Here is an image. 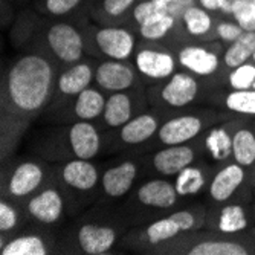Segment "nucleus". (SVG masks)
I'll return each mask as SVG.
<instances>
[{"instance_id":"f257e3e1","label":"nucleus","mask_w":255,"mask_h":255,"mask_svg":"<svg viewBox=\"0 0 255 255\" xmlns=\"http://www.w3.org/2000/svg\"><path fill=\"white\" fill-rule=\"evenodd\" d=\"M54 61L37 51L11 61L3 75V109L9 117L29 120L49 104L58 78Z\"/></svg>"},{"instance_id":"f03ea898","label":"nucleus","mask_w":255,"mask_h":255,"mask_svg":"<svg viewBox=\"0 0 255 255\" xmlns=\"http://www.w3.org/2000/svg\"><path fill=\"white\" fill-rule=\"evenodd\" d=\"M44 43L49 55L64 66L83 60L86 52L84 34L69 21H54L44 29Z\"/></svg>"},{"instance_id":"7ed1b4c3","label":"nucleus","mask_w":255,"mask_h":255,"mask_svg":"<svg viewBox=\"0 0 255 255\" xmlns=\"http://www.w3.org/2000/svg\"><path fill=\"white\" fill-rule=\"evenodd\" d=\"M223 43L208 40L206 43H187L176 51L179 66L196 77L208 78L220 72L223 67Z\"/></svg>"},{"instance_id":"20e7f679","label":"nucleus","mask_w":255,"mask_h":255,"mask_svg":"<svg viewBox=\"0 0 255 255\" xmlns=\"http://www.w3.org/2000/svg\"><path fill=\"white\" fill-rule=\"evenodd\" d=\"M98 52L107 60L130 61L137 49L136 34L124 25H100L89 34Z\"/></svg>"},{"instance_id":"39448f33","label":"nucleus","mask_w":255,"mask_h":255,"mask_svg":"<svg viewBox=\"0 0 255 255\" xmlns=\"http://www.w3.org/2000/svg\"><path fill=\"white\" fill-rule=\"evenodd\" d=\"M133 66L142 78L159 83L167 81L171 75H174L179 63L176 54L171 51L160 48V46H154L153 43H147L136 49Z\"/></svg>"},{"instance_id":"423d86ee","label":"nucleus","mask_w":255,"mask_h":255,"mask_svg":"<svg viewBox=\"0 0 255 255\" xmlns=\"http://www.w3.org/2000/svg\"><path fill=\"white\" fill-rule=\"evenodd\" d=\"M248 182H251V170L234 160L225 162L208 183V196L216 205L231 202Z\"/></svg>"},{"instance_id":"0eeeda50","label":"nucleus","mask_w":255,"mask_h":255,"mask_svg":"<svg viewBox=\"0 0 255 255\" xmlns=\"http://www.w3.org/2000/svg\"><path fill=\"white\" fill-rule=\"evenodd\" d=\"M46 180V170L37 160H21L5 180V194L11 199H26L35 194Z\"/></svg>"},{"instance_id":"6e6552de","label":"nucleus","mask_w":255,"mask_h":255,"mask_svg":"<svg viewBox=\"0 0 255 255\" xmlns=\"http://www.w3.org/2000/svg\"><path fill=\"white\" fill-rule=\"evenodd\" d=\"M137 71L128 61L104 60L95 67V84L109 94L127 92L136 86Z\"/></svg>"},{"instance_id":"1a4fd4ad","label":"nucleus","mask_w":255,"mask_h":255,"mask_svg":"<svg viewBox=\"0 0 255 255\" xmlns=\"http://www.w3.org/2000/svg\"><path fill=\"white\" fill-rule=\"evenodd\" d=\"M200 92L197 77L180 71L171 75L159 90V98L165 107L170 109H185L193 104Z\"/></svg>"},{"instance_id":"9d476101","label":"nucleus","mask_w":255,"mask_h":255,"mask_svg":"<svg viewBox=\"0 0 255 255\" xmlns=\"http://www.w3.org/2000/svg\"><path fill=\"white\" fill-rule=\"evenodd\" d=\"M28 216L40 225H55L63 219L64 214V199L58 188L41 187L26 202Z\"/></svg>"},{"instance_id":"9b49d317","label":"nucleus","mask_w":255,"mask_h":255,"mask_svg":"<svg viewBox=\"0 0 255 255\" xmlns=\"http://www.w3.org/2000/svg\"><path fill=\"white\" fill-rule=\"evenodd\" d=\"M205 120L200 115L187 113L179 115L164 124H160L157 131V139L162 145H179L188 144L203 131Z\"/></svg>"},{"instance_id":"f8f14e48","label":"nucleus","mask_w":255,"mask_h":255,"mask_svg":"<svg viewBox=\"0 0 255 255\" xmlns=\"http://www.w3.org/2000/svg\"><path fill=\"white\" fill-rule=\"evenodd\" d=\"M197 157V150L188 144L164 145L151 157L153 170L164 177H176L183 168L193 165Z\"/></svg>"},{"instance_id":"ddd939ff","label":"nucleus","mask_w":255,"mask_h":255,"mask_svg":"<svg viewBox=\"0 0 255 255\" xmlns=\"http://www.w3.org/2000/svg\"><path fill=\"white\" fill-rule=\"evenodd\" d=\"M80 249L87 255H104L118 242V233L113 226L100 223H83L77 231Z\"/></svg>"},{"instance_id":"4468645a","label":"nucleus","mask_w":255,"mask_h":255,"mask_svg":"<svg viewBox=\"0 0 255 255\" xmlns=\"http://www.w3.org/2000/svg\"><path fill=\"white\" fill-rule=\"evenodd\" d=\"M67 144L74 157L92 160L101 150L100 130L90 121H77L67 130Z\"/></svg>"},{"instance_id":"2eb2a0df","label":"nucleus","mask_w":255,"mask_h":255,"mask_svg":"<svg viewBox=\"0 0 255 255\" xmlns=\"http://www.w3.org/2000/svg\"><path fill=\"white\" fill-rule=\"evenodd\" d=\"M61 180L78 193H89L101 183V176L98 167L92 164L89 159L74 157L67 160L60 170Z\"/></svg>"},{"instance_id":"dca6fc26","label":"nucleus","mask_w":255,"mask_h":255,"mask_svg":"<svg viewBox=\"0 0 255 255\" xmlns=\"http://www.w3.org/2000/svg\"><path fill=\"white\" fill-rule=\"evenodd\" d=\"M95 81V66L90 61L80 60L58 74L57 92L64 98H75Z\"/></svg>"},{"instance_id":"f3484780","label":"nucleus","mask_w":255,"mask_h":255,"mask_svg":"<svg viewBox=\"0 0 255 255\" xmlns=\"http://www.w3.org/2000/svg\"><path fill=\"white\" fill-rule=\"evenodd\" d=\"M251 220L246 206L240 202L220 203L211 217V229L222 236L243 234L249 229Z\"/></svg>"},{"instance_id":"a211bd4d","label":"nucleus","mask_w":255,"mask_h":255,"mask_svg":"<svg viewBox=\"0 0 255 255\" xmlns=\"http://www.w3.org/2000/svg\"><path fill=\"white\" fill-rule=\"evenodd\" d=\"M136 197L142 206L154 210H171L180 196L176 191L174 182L167 179H150L137 188Z\"/></svg>"},{"instance_id":"6ab92c4d","label":"nucleus","mask_w":255,"mask_h":255,"mask_svg":"<svg viewBox=\"0 0 255 255\" xmlns=\"http://www.w3.org/2000/svg\"><path fill=\"white\" fill-rule=\"evenodd\" d=\"M137 177V165L133 160H124L107 168L101 176V190L110 199L126 196Z\"/></svg>"},{"instance_id":"aec40b11","label":"nucleus","mask_w":255,"mask_h":255,"mask_svg":"<svg viewBox=\"0 0 255 255\" xmlns=\"http://www.w3.org/2000/svg\"><path fill=\"white\" fill-rule=\"evenodd\" d=\"M217 15L206 11L199 3L190 6L179 18V26L187 35L199 40H214Z\"/></svg>"},{"instance_id":"412c9836","label":"nucleus","mask_w":255,"mask_h":255,"mask_svg":"<svg viewBox=\"0 0 255 255\" xmlns=\"http://www.w3.org/2000/svg\"><path fill=\"white\" fill-rule=\"evenodd\" d=\"M159 118L153 113H137L120 128V139L127 145H139L147 142L159 131Z\"/></svg>"},{"instance_id":"4be33fe9","label":"nucleus","mask_w":255,"mask_h":255,"mask_svg":"<svg viewBox=\"0 0 255 255\" xmlns=\"http://www.w3.org/2000/svg\"><path fill=\"white\" fill-rule=\"evenodd\" d=\"M134 98L127 92H115L107 97L106 109L103 113V121L109 128H121L134 115Z\"/></svg>"},{"instance_id":"5701e85b","label":"nucleus","mask_w":255,"mask_h":255,"mask_svg":"<svg viewBox=\"0 0 255 255\" xmlns=\"http://www.w3.org/2000/svg\"><path fill=\"white\" fill-rule=\"evenodd\" d=\"M205 154L213 162H228L233 159V130L228 126H217L203 134Z\"/></svg>"},{"instance_id":"b1692460","label":"nucleus","mask_w":255,"mask_h":255,"mask_svg":"<svg viewBox=\"0 0 255 255\" xmlns=\"http://www.w3.org/2000/svg\"><path fill=\"white\" fill-rule=\"evenodd\" d=\"M103 92L104 90H101L98 86H90L74 98V115L77 117V121L94 123L95 120L103 118L107 101Z\"/></svg>"},{"instance_id":"393cba45","label":"nucleus","mask_w":255,"mask_h":255,"mask_svg":"<svg viewBox=\"0 0 255 255\" xmlns=\"http://www.w3.org/2000/svg\"><path fill=\"white\" fill-rule=\"evenodd\" d=\"M255 52V31H245L234 43L225 46L222 63L223 69L233 71V69L252 60Z\"/></svg>"},{"instance_id":"a878e982","label":"nucleus","mask_w":255,"mask_h":255,"mask_svg":"<svg viewBox=\"0 0 255 255\" xmlns=\"http://www.w3.org/2000/svg\"><path fill=\"white\" fill-rule=\"evenodd\" d=\"M137 0H97L90 14L101 25H120L128 18Z\"/></svg>"},{"instance_id":"bb28decb","label":"nucleus","mask_w":255,"mask_h":255,"mask_svg":"<svg viewBox=\"0 0 255 255\" xmlns=\"http://www.w3.org/2000/svg\"><path fill=\"white\" fill-rule=\"evenodd\" d=\"M2 255H48L51 248L40 234H20L0 246Z\"/></svg>"},{"instance_id":"cd10ccee","label":"nucleus","mask_w":255,"mask_h":255,"mask_svg":"<svg viewBox=\"0 0 255 255\" xmlns=\"http://www.w3.org/2000/svg\"><path fill=\"white\" fill-rule=\"evenodd\" d=\"M233 160L251 170L255 165V133L248 126L233 130Z\"/></svg>"},{"instance_id":"c85d7f7f","label":"nucleus","mask_w":255,"mask_h":255,"mask_svg":"<svg viewBox=\"0 0 255 255\" xmlns=\"http://www.w3.org/2000/svg\"><path fill=\"white\" fill-rule=\"evenodd\" d=\"M208 179L210 177H208L206 171L193 164L183 168L174 177V187L180 197H194L208 187V183H210Z\"/></svg>"},{"instance_id":"c756f323","label":"nucleus","mask_w":255,"mask_h":255,"mask_svg":"<svg viewBox=\"0 0 255 255\" xmlns=\"http://www.w3.org/2000/svg\"><path fill=\"white\" fill-rule=\"evenodd\" d=\"M179 28V20L171 14L157 15L137 28V34L145 43H157L170 37Z\"/></svg>"},{"instance_id":"7c9ffc66","label":"nucleus","mask_w":255,"mask_h":255,"mask_svg":"<svg viewBox=\"0 0 255 255\" xmlns=\"http://www.w3.org/2000/svg\"><path fill=\"white\" fill-rule=\"evenodd\" d=\"M223 106L236 115L255 117V89L228 92L223 98Z\"/></svg>"},{"instance_id":"2f4dec72","label":"nucleus","mask_w":255,"mask_h":255,"mask_svg":"<svg viewBox=\"0 0 255 255\" xmlns=\"http://www.w3.org/2000/svg\"><path fill=\"white\" fill-rule=\"evenodd\" d=\"M179 234H182V229L179 225L168 216L164 219L154 220L145 228V242L150 245H159V243H165L168 240L176 239Z\"/></svg>"},{"instance_id":"473e14b6","label":"nucleus","mask_w":255,"mask_h":255,"mask_svg":"<svg viewBox=\"0 0 255 255\" xmlns=\"http://www.w3.org/2000/svg\"><path fill=\"white\" fill-rule=\"evenodd\" d=\"M167 12H168V3L157 2V0H137V3L133 6L127 20L130 25L136 26L137 29L145 21Z\"/></svg>"},{"instance_id":"72a5a7b5","label":"nucleus","mask_w":255,"mask_h":255,"mask_svg":"<svg viewBox=\"0 0 255 255\" xmlns=\"http://www.w3.org/2000/svg\"><path fill=\"white\" fill-rule=\"evenodd\" d=\"M226 83L231 90H246L252 89L255 83V63L251 60L233 71H229L226 75Z\"/></svg>"},{"instance_id":"f704fd0d","label":"nucleus","mask_w":255,"mask_h":255,"mask_svg":"<svg viewBox=\"0 0 255 255\" xmlns=\"http://www.w3.org/2000/svg\"><path fill=\"white\" fill-rule=\"evenodd\" d=\"M86 2V0H40V11L51 17H67Z\"/></svg>"},{"instance_id":"c9c22d12","label":"nucleus","mask_w":255,"mask_h":255,"mask_svg":"<svg viewBox=\"0 0 255 255\" xmlns=\"http://www.w3.org/2000/svg\"><path fill=\"white\" fill-rule=\"evenodd\" d=\"M245 31L233 17H217L214 40H219L225 46L234 43Z\"/></svg>"},{"instance_id":"e433bc0d","label":"nucleus","mask_w":255,"mask_h":255,"mask_svg":"<svg viewBox=\"0 0 255 255\" xmlns=\"http://www.w3.org/2000/svg\"><path fill=\"white\" fill-rule=\"evenodd\" d=\"M243 31H255V0H237L231 11Z\"/></svg>"},{"instance_id":"4c0bfd02","label":"nucleus","mask_w":255,"mask_h":255,"mask_svg":"<svg viewBox=\"0 0 255 255\" xmlns=\"http://www.w3.org/2000/svg\"><path fill=\"white\" fill-rule=\"evenodd\" d=\"M18 225H20L18 210L11 202L2 199V202H0V231H2V236H5L6 233H12Z\"/></svg>"},{"instance_id":"58836bf2","label":"nucleus","mask_w":255,"mask_h":255,"mask_svg":"<svg viewBox=\"0 0 255 255\" xmlns=\"http://www.w3.org/2000/svg\"><path fill=\"white\" fill-rule=\"evenodd\" d=\"M170 217L179 225V228L182 229V233H188V231H193L197 228L199 220H197V214L191 210H179L170 214Z\"/></svg>"},{"instance_id":"ea45409f","label":"nucleus","mask_w":255,"mask_h":255,"mask_svg":"<svg viewBox=\"0 0 255 255\" xmlns=\"http://www.w3.org/2000/svg\"><path fill=\"white\" fill-rule=\"evenodd\" d=\"M193 5H197V0H176V2L168 3V14L174 15L179 20L182 14Z\"/></svg>"},{"instance_id":"a19ab883","label":"nucleus","mask_w":255,"mask_h":255,"mask_svg":"<svg viewBox=\"0 0 255 255\" xmlns=\"http://www.w3.org/2000/svg\"><path fill=\"white\" fill-rule=\"evenodd\" d=\"M251 183H252V187L255 190V165L251 168Z\"/></svg>"},{"instance_id":"79ce46f5","label":"nucleus","mask_w":255,"mask_h":255,"mask_svg":"<svg viewBox=\"0 0 255 255\" xmlns=\"http://www.w3.org/2000/svg\"><path fill=\"white\" fill-rule=\"evenodd\" d=\"M157 2H164V3H171V2H176V0H157Z\"/></svg>"},{"instance_id":"37998d69","label":"nucleus","mask_w":255,"mask_h":255,"mask_svg":"<svg viewBox=\"0 0 255 255\" xmlns=\"http://www.w3.org/2000/svg\"><path fill=\"white\" fill-rule=\"evenodd\" d=\"M252 61L255 63V52H254V57H252Z\"/></svg>"},{"instance_id":"c03bdc74","label":"nucleus","mask_w":255,"mask_h":255,"mask_svg":"<svg viewBox=\"0 0 255 255\" xmlns=\"http://www.w3.org/2000/svg\"><path fill=\"white\" fill-rule=\"evenodd\" d=\"M252 89H255V83H254V87H252Z\"/></svg>"},{"instance_id":"a18cd8bd","label":"nucleus","mask_w":255,"mask_h":255,"mask_svg":"<svg viewBox=\"0 0 255 255\" xmlns=\"http://www.w3.org/2000/svg\"><path fill=\"white\" fill-rule=\"evenodd\" d=\"M254 133H255V126H254Z\"/></svg>"}]
</instances>
